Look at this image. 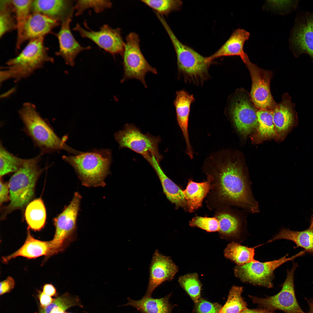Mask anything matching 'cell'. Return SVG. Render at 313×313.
Segmentation results:
<instances>
[{
    "label": "cell",
    "mask_w": 313,
    "mask_h": 313,
    "mask_svg": "<svg viewBox=\"0 0 313 313\" xmlns=\"http://www.w3.org/2000/svg\"><path fill=\"white\" fill-rule=\"evenodd\" d=\"M194 100L192 94L182 90L176 92L174 102L177 121L186 143V152L191 159L193 157V152L189 140L188 121L191 106Z\"/></svg>",
    "instance_id": "obj_21"
},
{
    "label": "cell",
    "mask_w": 313,
    "mask_h": 313,
    "mask_svg": "<svg viewBox=\"0 0 313 313\" xmlns=\"http://www.w3.org/2000/svg\"><path fill=\"white\" fill-rule=\"evenodd\" d=\"M229 102L227 109L234 126L241 134L247 136L257 127L256 108L244 92H236Z\"/></svg>",
    "instance_id": "obj_12"
},
{
    "label": "cell",
    "mask_w": 313,
    "mask_h": 313,
    "mask_svg": "<svg viewBox=\"0 0 313 313\" xmlns=\"http://www.w3.org/2000/svg\"><path fill=\"white\" fill-rule=\"evenodd\" d=\"M243 287L233 286L230 289L228 299L218 313H241L247 308L246 302L241 296Z\"/></svg>",
    "instance_id": "obj_32"
},
{
    "label": "cell",
    "mask_w": 313,
    "mask_h": 313,
    "mask_svg": "<svg viewBox=\"0 0 313 313\" xmlns=\"http://www.w3.org/2000/svg\"><path fill=\"white\" fill-rule=\"evenodd\" d=\"M81 197L78 192L63 211L54 219L55 234L50 241L51 255L64 251L76 239L77 222Z\"/></svg>",
    "instance_id": "obj_7"
},
{
    "label": "cell",
    "mask_w": 313,
    "mask_h": 313,
    "mask_svg": "<svg viewBox=\"0 0 313 313\" xmlns=\"http://www.w3.org/2000/svg\"><path fill=\"white\" fill-rule=\"evenodd\" d=\"M139 36L135 32H130L126 37L122 55L124 75L121 81L123 82L128 79H136L146 88L145 75L149 72L156 74L157 71L145 59L141 50Z\"/></svg>",
    "instance_id": "obj_9"
},
{
    "label": "cell",
    "mask_w": 313,
    "mask_h": 313,
    "mask_svg": "<svg viewBox=\"0 0 313 313\" xmlns=\"http://www.w3.org/2000/svg\"><path fill=\"white\" fill-rule=\"evenodd\" d=\"M75 306L83 307L79 297L66 292L56 297L46 307H40L39 313H66V310Z\"/></svg>",
    "instance_id": "obj_31"
},
{
    "label": "cell",
    "mask_w": 313,
    "mask_h": 313,
    "mask_svg": "<svg viewBox=\"0 0 313 313\" xmlns=\"http://www.w3.org/2000/svg\"><path fill=\"white\" fill-rule=\"evenodd\" d=\"M241 313H275L274 311L261 308L256 309H249L248 308Z\"/></svg>",
    "instance_id": "obj_46"
},
{
    "label": "cell",
    "mask_w": 313,
    "mask_h": 313,
    "mask_svg": "<svg viewBox=\"0 0 313 313\" xmlns=\"http://www.w3.org/2000/svg\"><path fill=\"white\" fill-rule=\"evenodd\" d=\"M19 116L24 125V130L42 155L61 150L77 154L81 152L68 145L65 139H61L46 121L40 115L32 103H24L19 110Z\"/></svg>",
    "instance_id": "obj_2"
},
{
    "label": "cell",
    "mask_w": 313,
    "mask_h": 313,
    "mask_svg": "<svg viewBox=\"0 0 313 313\" xmlns=\"http://www.w3.org/2000/svg\"><path fill=\"white\" fill-rule=\"evenodd\" d=\"M15 282L13 279L8 276L5 280L0 282V295H2L10 292L14 287Z\"/></svg>",
    "instance_id": "obj_42"
},
{
    "label": "cell",
    "mask_w": 313,
    "mask_h": 313,
    "mask_svg": "<svg viewBox=\"0 0 313 313\" xmlns=\"http://www.w3.org/2000/svg\"><path fill=\"white\" fill-rule=\"evenodd\" d=\"M145 4L155 12L161 15L167 16L172 12L179 10L182 2L179 0H142Z\"/></svg>",
    "instance_id": "obj_38"
},
{
    "label": "cell",
    "mask_w": 313,
    "mask_h": 313,
    "mask_svg": "<svg viewBox=\"0 0 313 313\" xmlns=\"http://www.w3.org/2000/svg\"><path fill=\"white\" fill-rule=\"evenodd\" d=\"M255 251L254 248L249 247L232 241L227 246L224 250V254L227 259L233 262L237 265L242 266L248 263L259 261L254 259Z\"/></svg>",
    "instance_id": "obj_29"
},
{
    "label": "cell",
    "mask_w": 313,
    "mask_h": 313,
    "mask_svg": "<svg viewBox=\"0 0 313 313\" xmlns=\"http://www.w3.org/2000/svg\"><path fill=\"white\" fill-rule=\"evenodd\" d=\"M112 3L109 0H78L74 6L76 15H79L89 8H92L97 13L110 8Z\"/></svg>",
    "instance_id": "obj_39"
},
{
    "label": "cell",
    "mask_w": 313,
    "mask_h": 313,
    "mask_svg": "<svg viewBox=\"0 0 313 313\" xmlns=\"http://www.w3.org/2000/svg\"><path fill=\"white\" fill-rule=\"evenodd\" d=\"M256 115L258 125L256 129L258 135L261 138L277 136L272 110L258 109Z\"/></svg>",
    "instance_id": "obj_33"
},
{
    "label": "cell",
    "mask_w": 313,
    "mask_h": 313,
    "mask_svg": "<svg viewBox=\"0 0 313 313\" xmlns=\"http://www.w3.org/2000/svg\"><path fill=\"white\" fill-rule=\"evenodd\" d=\"M250 36V33L244 29L235 30L220 48L207 57V61L211 63L214 59L222 57L239 56L245 62L249 58L244 50V45Z\"/></svg>",
    "instance_id": "obj_22"
},
{
    "label": "cell",
    "mask_w": 313,
    "mask_h": 313,
    "mask_svg": "<svg viewBox=\"0 0 313 313\" xmlns=\"http://www.w3.org/2000/svg\"><path fill=\"white\" fill-rule=\"evenodd\" d=\"M214 211V217L218 220L220 237L227 240L239 239L243 232L244 221L241 215L230 206L223 207Z\"/></svg>",
    "instance_id": "obj_17"
},
{
    "label": "cell",
    "mask_w": 313,
    "mask_h": 313,
    "mask_svg": "<svg viewBox=\"0 0 313 313\" xmlns=\"http://www.w3.org/2000/svg\"><path fill=\"white\" fill-rule=\"evenodd\" d=\"M44 37L30 41L17 56L7 61V66L0 72L1 83L10 79L17 83L30 76L46 63L53 62L45 46Z\"/></svg>",
    "instance_id": "obj_3"
},
{
    "label": "cell",
    "mask_w": 313,
    "mask_h": 313,
    "mask_svg": "<svg viewBox=\"0 0 313 313\" xmlns=\"http://www.w3.org/2000/svg\"><path fill=\"white\" fill-rule=\"evenodd\" d=\"M32 0H12L14 12L15 14L17 31V41L20 38L25 24L30 14Z\"/></svg>",
    "instance_id": "obj_36"
},
{
    "label": "cell",
    "mask_w": 313,
    "mask_h": 313,
    "mask_svg": "<svg viewBox=\"0 0 313 313\" xmlns=\"http://www.w3.org/2000/svg\"><path fill=\"white\" fill-rule=\"evenodd\" d=\"M14 9L11 0H0V38L16 29L15 18L12 15Z\"/></svg>",
    "instance_id": "obj_35"
},
{
    "label": "cell",
    "mask_w": 313,
    "mask_h": 313,
    "mask_svg": "<svg viewBox=\"0 0 313 313\" xmlns=\"http://www.w3.org/2000/svg\"><path fill=\"white\" fill-rule=\"evenodd\" d=\"M25 216L29 227L31 229L39 230L44 227L46 218V211L41 198L36 199L28 204Z\"/></svg>",
    "instance_id": "obj_30"
},
{
    "label": "cell",
    "mask_w": 313,
    "mask_h": 313,
    "mask_svg": "<svg viewBox=\"0 0 313 313\" xmlns=\"http://www.w3.org/2000/svg\"><path fill=\"white\" fill-rule=\"evenodd\" d=\"M72 14L61 22L59 31L56 34L59 43V48L56 54L61 57L67 64L72 65L77 56L82 51L90 48V46H81L75 39L70 28Z\"/></svg>",
    "instance_id": "obj_19"
},
{
    "label": "cell",
    "mask_w": 313,
    "mask_h": 313,
    "mask_svg": "<svg viewBox=\"0 0 313 313\" xmlns=\"http://www.w3.org/2000/svg\"><path fill=\"white\" fill-rule=\"evenodd\" d=\"M66 313H67V312H66Z\"/></svg>",
    "instance_id": "obj_50"
},
{
    "label": "cell",
    "mask_w": 313,
    "mask_h": 313,
    "mask_svg": "<svg viewBox=\"0 0 313 313\" xmlns=\"http://www.w3.org/2000/svg\"><path fill=\"white\" fill-rule=\"evenodd\" d=\"M309 304L310 307L309 311L307 313L305 312V313H313V307L309 303Z\"/></svg>",
    "instance_id": "obj_47"
},
{
    "label": "cell",
    "mask_w": 313,
    "mask_h": 313,
    "mask_svg": "<svg viewBox=\"0 0 313 313\" xmlns=\"http://www.w3.org/2000/svg\"><path fill=\"white\" fill-rule=\"evenodd\" d=\"M202 171L210 185L205 201L209 209L236 206L251 213L259 212L250 183L238 161L220 151L209 157Z\"/></svg>",
    "instance_id": "obj_1"
},
{
    "label": "cell",
    "mask_w": 313,
    "mask_h": 313,
    "mask_svg": "<svg viewBox=\"0 0 313 313\" xmlns=\"http://www.w3.org/2000/svg\"><path fill=\"white\" fill-rule=\"evenodd\" d=\"M43 292L50 296H57V293L55 287L50 284H46L43 286Z\"/></svg>",
    "instance_id": "obj_45"
},
{
    "label": "cell",
    "mask_w": 313,
    "mask_h": 313,
    "mask_svg": "<svg viewBox=\"0 0 313 313\" xmlns=\"http://www.w3.org/2000/svg\"><path fill=\"white\" fill-rule=\"evenodd\" d=\"M305 252L302 250L290 257L287 258V254L277 260L250 263L242 266L236 265L234 269V275L243 283L268 288H272L274 270L285 263L303 255Z\"/></svg>",
    "instance_id": "obj_8"
},
{
    "label": "cell",
    "mask_w": 313,
    "mask_h": 313,
    "mask_svg": "<svg viewBox=\"0 0 313 313\" xmlns=\"http://www.w3.org/2000/svg\"><path fill=\"white\" fill-rule=\"evenodd\" d=\"M313 307V301L312 302H309V303Z\"/></svg>",
    "instance_id": "obj_49"
},
{
    "label": "cell",
    "mask_w": 313,
    "mask_h": 313,
    "mask_svg": "<svg viewBox=\"0 0 313 313\" xmlns=\"http://www.w3.org/2000/svg\"><path fill=\"white\" fill-rule=\"evenodd\" d=\"M63 160L74 169L82 184L87 187H103L109 174L112 162L108 149H94L74 156H63Z\"/></svg>",
    "instance_id": "obj_4"
},
{
    "label": "cell",
    "mask_w": 313,
    "mask_h": 313,
    "mask_svg": "<svg viewBox=\"0 0 313 313\" xmlns=\"http://www.w3.org/2000/svg\"><path fill=\"white\" fill-rule=\"evenodd\" d=\"M245 64L252 80L250 97L252 102L258 109L272 110L277 104L270 92L271 72L259 68L250 60Z\"/></svg>",
    "instance_id": "obj_14"
},
{
    "label": "cell",
    "mask_w": 313,
    "mask_h": 313,
    "mask_svg": "<svg viewBox=\"0 0 313 313\" xmlns=\"http://www.w3.org/2000/svg\"><path fill=\"white\" fill-rule=\"evenodd\" d=\"M280 239L292 241L296 245L294 248L301 247L306 252L313 254V226L310 225L307 229L301 231L283 228L267 243Z\"/></svg>",
    "instance_id": "obj_28"
},
{
    "label": "cell",
    "mask_w": 313,
    "mask_h": 313,
    "mask_svg": "<svg viewBox=\"0 0 313 313\" xmlns=\"http://www.w3.org/2000/svg\"><path fill=\"white\" fill-rule=\"evenodd\" d=\"M146 160L156 172L161 182L163 192L167 199L176 209L181 208L187 211L186 201L183 190L165 174L156 157L152 156Z\"/></svg>",
    "instance_id": "obj_23"
},
{
    "label": "cell",
    "mask_w": 313,
    "mask_h": 313,
    "mask_svg": "<svg viewBox=\"0 0 313 313\" xmlns=\"http://www.w3.org/2000/svg\"><path fill=\"white\" fill-rule=\"evenodd\" d=\"M196 304L197 313H218L221 307L218 304L212 303L202 299Z\"/></svg>",
    "instance_id": "obj_41"
},
{
    "label": "cell",
    "mask_w": 313,
    "mask_h": 313,
    "mask_svg": "<svg viewBox=\"0 0 313 313\" xmlns=\"http://www.w3.org/2000/svg\"><path fill=\"white\" fill-rule=\"evenodd\" d=\"M26 159L19 157L10 152L3 146L1 142L0 177L17 171L23 165Z\"/></svg>",
    "instance_id": "obj_34"
},
{
    "label": "cell",
    "mask_w": 313,
    "mask_h": 313,
    "mask_svg": "<svg viewBox=\"0 0 313 313\" xmlns=\"http://www.w3.org/2000/svg\"><path fill=\"white\" fill-rule=\"evenodd\" d=\"M178 281L181 286L196 303L200 299L201 287L197 274L194 273L181 276Z\"/></svg>",
    "instance_id": "obj_37"
},
{
    "label": "cell",
    "mask_w": 313,
    "mask_h": 313,
    "mask_svg": "<svg viewBox=\"0 0 313 313\" xmlns=\"http://www.w3.org/2000/svg\"><path fill=\"white\" fill-rule=\"evenodd\" d=\"M310 225L313 226V214H312L311 216Z\"/></svg>",
    "instance_id": "obj_48"
},
{
    "label": "cell",
    "mask_w": 313,
    "mask_h": 313,
    "mask_svg": "<svg viewBox=\"0 0 313 313\" xmlns=\"http://www.w3.org/2000/svg\"><path fill=\"white\" fill-rule=\"evenodd\" d=\"M37 297L39 300L40 307L43 308L52 303L55 299L45 294L43 291H38Z\"/></svg>",
    "instance_id": "obj_44"
},
{
    "label": "cell",
    "mask_w": 313,
    "mask_h": 313,
    "mask_svg": "<svg viewBox=\"0 0 313 313\" xmlns=\"http://www.w3.org/2000/svg\"><path fill=\"white\" fill-rule=\"evenodd\" d=\"M295 104L287 93H285L281 101L272 110L273 120L277 136L283 137L288 131L297 125V113Z\"/></svg>",
    "instance_id": "obj_20"
},
{
    "label": "cell",
    "mask_w": 313,
    "mask_h": 313,
    "mask_svg": "<svg viewBox=\"0 0 313 313\" xmlns=\"http://www.w3.org/2000/svg\"><path fill=\"white\" fill-rule=\"evenodd\" d=\"M114 137L121 148L129 149L146 159L152 156L159 162L162 159L158 149L160 138L143 134L132 124H126L123 130L115 133Z\"/></svg>",
    "instance_id": "obj_10"
},
{
    "label": "cell",
    "mask_w": 313,
    "mask_h": 313,
    "mask_svg": "<svg viewBox=\"0 0 313 313\" xmlns=\"http://www.w3.org/2000/svg\"><path fill=\"white\" fill-rule=\"evenodd\" d=\"M44 255H51L50 241H43L36 239L28 230L27 238L23 245L14 252L3 257V260L4 262H6L19 256L34 258Z\"/></svg>",
    "instance_id": "obj_25"
},
{
    "label": "cell",
    "mask_w": 313,
    "mask_h": 313,
    "mask_svg": "<svg viewBox=\"0 0 313 313\" xmlns=\"http://www.w3.org/2000/svg\"><path fill=\"white\" fill-rule=\"evenodd\" d=\"M87 30L77 24L73 28L82 37L88 39L99 47L112 54L122 55L124 49L123 41L121 29H114L107 24L102 26L97 31L92 30L87 27Z\"/></svg>",
    "instance_id": "obj_15"
},
{
    "label": "cell",
    "mask_w": 313,
    "mask_h": 313,
    "mask_svg": "<svg viewBox=\"0 0 313 313\" xmlns=\"http://www.w3.org/2000/svg\"><path fill=\"white\" fill-rule=\"evenodd\" d=\"M289 40L295 57L306 54L313 58V12H298Z\"/></svg>",
    "instance_id": "obj_13"
},
{
    "label": "cell",
    "mask_w": 313,
    "mask_h": 313,
    "mask_svg": "<svg viewBox=\"0 0 313 313\" xmlns=\"http://www.w3.org/2000/svg\"><path fill=\"white\" fill-rule=\"evenodd\" d=\"M189 225L191 227H198L208 232H218L219 230L218 220L214 216H196L189 221Z\"/></svg>",
    "instance_id": "obj_40"
},
{
    "label": "cell",
    "mask_w": 313,
    "mask_h": 313,
    "mask_svg": "<svg viewBox=\"0 0 313 313\" xmlns=\"http://www.w3.org/2000/svg\"><path fill=\"white\" fill-rule=\"evenodd\" d=\"M298 266L293 263L292 267L287 271V277L281 290L277 294L265 298L249 296L253 302L261 308L274 311L279 310L285 313H305L301 309L295 296L294 274Z\"/></svg>",
    "instance_id": "obj_11"
},
{
    "label": "cell",
    "mask_w": 313,
    "mask_h": 313,
    "mask_svg": "<svg viewBox=\"0 0 313 313\" xmlns=\"http://www.w3.org/2000/svg\"><path fill=\"white\" fill-rule=\"evenodd\" d=\"M210 185L207 180L201 182L188 181L186 188L183 190L186 201L187 212L192 213L202 206L203 200L207 197L210 190Z\"/></svg>",
    "instance_id": "obj_27"
},
{
    "label": "cell",
    "mask_w": 313,
    "mask_h": 313,
    "mask_svg": "<svg viewBox=\"0 0 313 313\" xmlns=\"http://www.w3.org/2000/svg\"><path fill=\"white\" fill-rule=\"evenodd\" d=\"M178 271V266L170 256L156 250L150 264L148 283L144 296H152L155 289L164 282L172 281Z\"/></svg>",
    "instance_id": "obj_16"
},
{
    "label": "cell",
    "mask_w": 313,
    "mask_h": 313,
    "mask_svg": "<svg viewBox=\"0 0 313 313\" xmlns=\"http://www.w3.org/2000/svg\"><path fill=\"white\" fill-rule=\"evenodd\" d=\"M58 21L36 11L30 13L25 24L20 39L16 47L19 49L25 41L44 37L59 25Z\"/></svg>",
    "instance_id": "obj_18"
},
{
    "label": "cell",
    "mask_w": 313,
    "mask_h": 313,
    "mask_svg": "<svg viewBox=\"0 0 313 313\" xmlns=\"http://www.w3.org/2000/svg\"><path fill=\"white\" fill-rule=\"evenodd\" d=\"M65 0H32L31 9L61 23L72 14L71 3Z\"/></svg>",
    "instance_id": "obj_24"
},
{
    "label": "cell",
    "mask_w": 313,
    "mask_h": 313,
    "mask_svg": "<svg viewBox=\"0 0 313 313\" xmlns=\"http://www.w3.org/2000/svg\"><path fill=\"white\" fill-rule=\"evenodd\" d=\"M42 155L40 154L26 159L10 178L8 183L10 202L6 208L7 212L23 208L32 198L36 182L44 170L39 165Z\"/></svg>",
    "instance_id": "obj_6"
},
{
    "label": "cell",
    "mask_w": 313,
    "mask_h": 313,
    "mask_svg": "<svg viewBox=\"0 0 313 313\" xmlns=\"http://www.w3.org/2000/svg\"><path fill=\"white\" fill-rule=\"evenodd\" d=\"M170 293L160 298L144 296L141 299L134 300L130 297L123 306L132 307L141 313H172L173 307L169 303Z\"/></svg>",
    "instance_id": "obj_26"
},
{
    "label": "cell",
    "mask_w": 313,
    "mask_h": 313,
    "mask_svg": "<svg viewBox=\"0 0 313 313\" xmlns=\"http://www.w3.org/2000/svg\"><path fill=\"white\" fill-rule=\"evenodd\" d=\"M0 186V204L1 205L10 199L9 195L10 193L8 183L4 182L1 178Z\"/></svg>",
    "instance_id": "obj_43"
},
{
    "label": "cell",
    "mask_w": 313,
    "mask_h": 313,
    "mask_svg": "<svg viewBox=\"0 0 313 313\" xmlns=\"http://www.w3.org/2000/svg\"><path fill=\"white\" fill-rule=\"evenodd\" d=\"M156 15L167 32L176 55L179 74L187 82L202 85L209 77V68L211 63L205 57L181 42L176 36L163 16Z\"/></svg>",
    "instance_id": "obj_5"
}]
</instances>
